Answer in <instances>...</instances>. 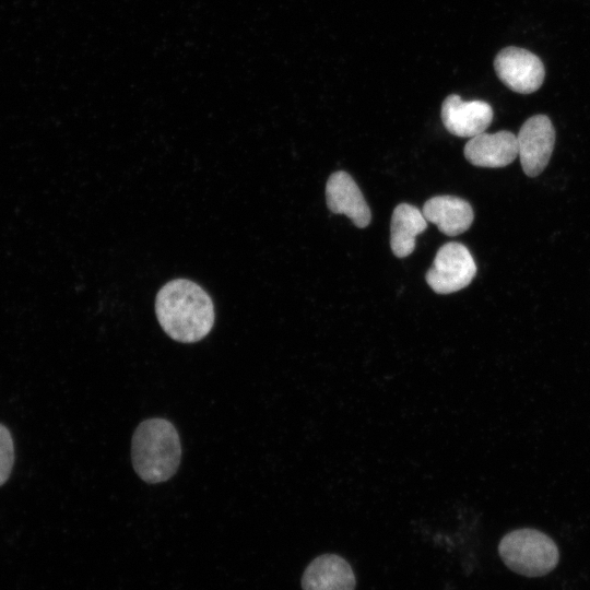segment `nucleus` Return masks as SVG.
<instances>
[{
  "label": "nucleus",
  "instance_id": "nucleus-1",
  "mask_svg": "<svg viewBox=\"0 0 590 590\" xmlns=\"http://www.w3.org/2000/svg\"><path fill=\"white\" fill-rule=\"evenodd\" d=\"M155 314L164 332L181 343H194L205 338L215 320L209 294L186 279H176L162 286L155 298Z\"/></svg>",
  "mask_w": 590,
  "mask_h": 590
},
{
  "label": "nucleus",
  "instance_id": "nucleus-2",
  "mask_svg": "<svg viewBox=\"0 0 590 590\" xmlns=\"http://www.w3.org/2000/svg\"><path fill=\"white\" fill-rule=\"evenodd\" d=\"M181 446L177 429L168 420L148 418L135 428L131 460L135 473L146 483L169 480L177 471Z\"/></svg>",
  "mask_w": 590,
  "mask_h": 590
},
{
  "label": "nucleus",
  "instance_id": "nucleus-3",
  "mask_svg": "<svg viewBox=\"0 0 590 590\" xmlns=\"http://www.w3.org/2000/svg\"><path fill=\"white\" fill-rule=\"evenodd\" d=\"M498 553L510 570L527 577L548 574L559 558L555 542L534 529H519L507 533L498 545Z\"/></svg>",
  "mask_w": 590,
  "mask_h": 590
},
{
  "label": "nucleus",
  "instance_id": "nucleus-4",
  "mask_svg": "<svg viewBox=\"0 0 590 590\" xmlns=\"http://www.w3.org/2000/svg\"><path fill=\"white\" fill-rule=\"evenodd\" d=\"M476 274L469 249L456 241L442 245L426 273V282L438 294H450L468 286Z\"/></svg>",
  "mask_w": 590,
  "mask_h": 590
},
{
  "label": "nucleus",
  "instance_id": "nucleus-5",
  "mask_svg": "<svg viewBox=\"0 0 590 590\" xmlns=\"http://www.w3.org/2000/svg\"><path fill=\"white\" fill-rule=\"evenodd\" d=\"M498 79L511 91L530 94L543 84L545 69L533 52L515 46L503 48L494 59Z\"/></svg>",
  "mask_w": 590,
  "mask_h": 590
},
{
  "label": "nucleus",
  "instance_id": "nucleus-6",
  "mask_svg": "<svg viewBox=\"0 0 590 590\" xmlns=\"http://www.w3.org/2000/svg\"><path fill=\"white\" fill-rule=\"evenodd\" d=\"M555 144V129L546 115H534L521 126L517 135L518 156L524 174L540 175L551 158Z\"/></svg>",
  "mask_w": 590,
  "mask_h": 590
},
{
  "label": "nucleus",
  "instance_id": "nucleus-7",
  "mask_svg": "<svg viewBox=\"0 0 590 590\" xmlns=\"http://www.w3.org/2000/svg\"><path fill=\"white\" fill-rule=\"evenodd\" d=\"M493 109L484 101H462L451 94L441 105V120L448 132L457 137L473 138L485 132L493 120Z\"/></svg>",
  "mask_w": 590,
  "mask_h": 590
},
{
  "label": "nucleus",
  "instance_id": "nucleus-8",
  "mask_svg": "<svg viewBox=\"0 0 590 590\" xmlns=\"http://www.w3.org/2000/svg\"><path fill=\"white\" fill-rule=\"evenodd\" d=\"M326 200L332 213L346 215L355 226L364 228L369 224V206L357 184L347 173L339 170L329 177Z\"/></svg>",
  "mask_w": 590,
  "mask_h": 590
},
{
  "label": "nucleus",
  "instance_id": "nucleus-9",
  "mask_svg": "<svg viewBox=\"0 0 590 590\" xmlns=\"http://www.w3.org/2000/svg\"><path fill=\"white\" fill-rule=\"evenodd\" d=\"M464 156L474 166L505 167L518 156L517 135L507 130L482 132L465 143Z\"/></svg>",
  "mask_w": 590,
  "mask_h": 590
},
{
  "label": "nucleus",
  "instance_id": "nucleus-10",
  "mask_svg": "<svg viewBox=\"0 0 590 590\" xmlns=\"http://www.w3.org/2000/svg\"><path fill=\"white\" fill-rule=\"evenodd\" d=\"M303 590H354L355 576L350 564L339 555L316 557L302 577Z\"/></svg>",
  "mask_w": 590,
  "mask_h": 590
},
{
  "label": "nucleus",
  "instance_id": "nucleus-11",
  "mask_svg": "<svg viewBox=\"0 0 590 590\" xmlns=\"http://www.w3.org/2000/svg\"><path fill=\"white\" fill-rule=\"evenodd\" d=\"M423 215L447 236H457L471 226L474 213L471 204L455 196H435L423 205Z\"/></svg>",
  "mask_w": 590,
  "mask_h": 590
},
{
  "label": "nucleus",
  "instance_id": "nucleus-12",
  "mask_svg": "<svg viewBox=\"0 0 590 590\" xmlns=\"http://www.w3.org/2000/svg\"><path fill=\"white\" fill-rule=\"evenodd\" d=\"M427 228V221L416 206L398 204L391 216L390 247L398 258L410 256L415 249L416 236Z\"/></svg>",
  "mask_w": 590,
  "mask_h": 590
},
{
  "label": "nucleus",
  "instance_id": "nucleus-13",
  "mask_svg": "<svg viewBox=\"0 0 590 590\" xmlns=\"http://www.w3.org/2000/svg\"><path fill=\"white\" fill-rule=\"evenodd\" d=\"M14 461V448L10 432L0 424V486L10 476Z\"/></svg>",
  "mask_w": 590,
  "mask_h": 590
}]
</instances>
